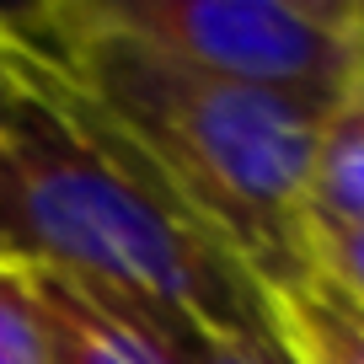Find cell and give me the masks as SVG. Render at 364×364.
Wrapping results in <instances>:
<instances>
[{
    "mask_svg": "<svg viewBox=\"0 0 364 364\" xmlns=\"http://www.w3.org/2000/svg\"><path fill=\"white\" fill-rule=\"evenodd\" d=\"M11 27L182 215L257 273L262 289H289L311 273L306 177L338 107L204 75L97 16L91 0L38 6L11 16Z\"/></svg>",
    "mask_w": 364,
    "mask_h": 364,
    "instance_id": "6da1fadb",
    "label": "cell"
},
{
    "mask_svg": "<svg viewBox=\"0 0 364 364\" xmlns=\"http://www.w3.org/2000/svg\"><path fill=\"white\" fill-rule=\"evenodd\" d=\"M0 70L27 262L65 268L139 306L182 311L225 338L284 348L257 273L129 161L11 16H0Z\"/></svg>",
    "mask_w": 364,
    "mask_h": 364,
    "instance_id": "7a4b0ae2",
    "label": "cell"
},
{
    "mask_svg": "<svg viewBox=\"0 0 364 364\" xmlns=\"http://www.w3.org/2000/svg\"><path fill=\"white\" fill-rule=\"evenodd\" d=\"M139 43L252 91L343 107L364 86L359 0H91Z\"/></svg>",
    "mask_w": 364,
    "mask_h": 364,
    "instance_id": "3957f363",
    "label": "cell"
},
{
    "mask_svg": "<svg viewBox=\"0 0 364 364\" xmlns=\"http://www.w3.org/2000/svg\"><path fill=\"white\" fill-rule=\"evenodd\" d=\"M43 316L48 364H171L145 306L48 262H22Z\"/></svg>",
    "mask_w": 364,
    "mask_h": 364,
    "instance_id": "277c9868",
    "label": "cell"
},
{
    "mask_svg": "<svg viewBox=\"0 0 364 364\" xmlns=\"http://www.w3.org/2000/svg\"><path fill=\"white\" fill-rule=\"evenodd\" d=\"M268 311L289 364H364V311L316 273L289 289H268Z\"/></svg>",
    "mask_w": 364,
    "mask_h": 364,
    "instance_id": "5b68a950",
    "label": "cell"
},
{
    "mask_svg": "<svg viewBox=\"0 0 364 364\" xmlns=\"http://www.w3.org/2000/svg\"><path fill=\"white\" fill-rule=\"evenodd\" d=\"M353 225L364 220V91L327 118L316 139V161L306 177V225Z\"/></svg>",
    "mask_w": 364,
    "mask_h": 364,
    "instance_id": "8992f818",
    "label": "cell"
},
{
    "mask_svg": "<svg viewBox=\"0 0 364 364\" xmlns=\"http://www.w3.org/2000/svg\"><path fill=\"white\" fill-rule=\"evenodd\" d=\"M145 311H150V321H156L161 343H166L171 364H289L284 348H257V343L225 338V332L204 327V321L182 316V311H161V306H145Z\"/></svg>",
    "mask_w": 364,
    "mask_h": 364,
    "instance_id": "52a82bcc",
    "label": "cell"
},
{
    "mask_svg": "<svg viewBox=\"0 0 364 364\" xmlns=\"http://www.w3.org/2000/svg\"><path fill=\"white\" fill-rule=\"evenodd\" d=\"M0 364H48L43 316L33 306L22 262H0Z\"/></svg>",
    "mask_w": 364,
    "mask_h": 364,
    "instance_id": "ba28073f",
    "label": "cell"
},
{
    "mask_svg": "<svg viewBox=\"0 0 364 364\" xmlns=\"http://www.w3.org/2000/svg\"><path fill=\"white\" fill-rule=\"evenodd\" d=\"M306 257H311V273L321 284H332L338 295H348L364 311V220H353V225H321V220H311L306 225Z\"/></svg>",
    "mask_w": 364,
    "mask_h": 364,
    "instance_id": "9c48e42d",
    "label": "cell"
},
{
    "mask_svg": "<svg viewBox=\"0 0 364 364\" xmlns=\"http://www.w3.org/2000/svg\"><path fill=\"white\" fill-rule=\"evenodd\" d=\"M0 262H27L22 198H16V161H11V134H6V70H0Z\"/></svg>",
    "mask_w": 364,
    "mask_h": 364,
    "instance_id": "30bf717a",
    "label": "cell"
},
{
    "mask_svg": "<svg viewBox=\"0 0 364 364\" xmlns=\"http://www.w3.org/2000/svg\"><path fill=\"white\" fill-rule=\"evenodd\" d=\"M359 91H364V86H359Z\"/></svg>",
    "mask_w": 364,
    "mask_h": 364,
    "instance_id": "8fae6325",
    "label": "cell"
}]
</instances>
